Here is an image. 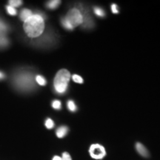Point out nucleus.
I'll list each match as a JSON object with an SVG mask.
<instances>
[{
  "label": "nucleus",
  "mask_w": 160,
  "mask_h": 160,
  "mask_svg": "<svg viewBox=\"0 0 160 160\" xmlns=\"http://www.w3.org/2000/svg\"><path fill=\"white\" fill-rule=\"evenodd\" d=\"M111 11L113 13H119V11H118V9H117V5H116V4H113V5H111Z\"/></svg>",
  "instance_id": "nucleus-19"
},
{
  "label": "nucleus",
  "mask_w": 160,
  "mask_h": 160,
  "mask_svg": "<svg viewBox=\"0 0 160 160\" xmlns=\"http://www.w3.org/2000/svg\"><path fill=\"white\" fill-rule=\"evenodd\" d=\"M36 80H37V83L40 85H45L46 84V80L45 79V78L42 76H37V78H36Z\"/></svg>",
  "instance_id": "nucleus-12"
},
{
  "label": "nucleus",
  "mask_w": 160,
  "mask_h": 160,
  "mask_svg": "<svg viewBox=\"0 0 160 160\" xmlns=\"http://www.w3.org/2000/svg\"><path fill=\"white\" fill-rule=\"evenodd\" d=\"M61 160H72V159L69 153H67V152H65V153H62V157H61Z\"/></svg>",
  "instance_id": "nucleus-18"
},
{
  "label": "nucleus",
  "mask_w": 160,
  "mask_h": 160,
  "mask_svg": "<svg viewBox=\"0 0 160 160\" xmlns=\"http://www.w3.org/2000/svg\"><path fill=\"white\" fill-rule=\"evenodd\" d=\"M4 77V74L2 73H1V72H0V79H2V78H3Z\"/></svg>",
  "instance_id": "nucleus-21"
},
{
  "label": "nucleus",
  "mask_w": 160,
  "mask_h": 160,
  "mask_svg": "<svg viewBox=\"0 0 160 160\" xmlns=\"http://www.w3.org/2000/svg\"><path fill=\"white\" fill-rule=\"evenodd\" d=\"M68 108L71 111H75L77 110V106H76L75 103L72 100H69L68 102Z\"/></svg>",
  "instance_id": "nucleus-9"
},
{
  "label": "nucleus",
  "mask_w": 160,
  "mask_h": 160,
  "mask_svg": "<svg viewBox=\"0 0 160 160\" xmlns=\"http://www.w3.org/2000/svg\"><path fill=\"white\" fill-rule=\"evenodd\" d=\"M136 149L138 153H139L142 157H149V152L148 151L147 148L144 146L142 144L137 142L136 144Z\"/></svg>",
  "instance_id": "nucleus-5"
},
{
  "label": "nucleus",
  "mask_w": 160,
  "mask_h": 160,
  "mask_svg": "<svg viewBox=\"0 0 160 160\" xmlns=\"http://www.w3.org/2000/svg\"><path fill=\"white\" fill-rule=\"evenodd\" d=\"M94 12L96 13V15H97L98 17H102L105 16V12L102 8H94Z\"/></svg>",
  "instance_id": "nucleus-13"
},
{
  "label": "nucleus",
  "mask_w": 160,
  "mask_h": 160,
  "mask_svg": "<svg viewBox=\"0 0 160 160\" xmlns=\"http://www.w3.org/2000/svg\"><path fill=\"white\" fill-rule=\"evenodd\" d=\"M52 106H53V108L55 109H60L62 107V103L61 102L59 101V100H55V101H53V103H52Z\"/></svg>",
  "instance_id": "nucleus-16"
},
{
  "label": "nucleus",
  "mask_w": 160,
  "mask_h": 160,
  "mask_svg": "<svg viewBox=\"0 0 160 160\" xmlns=\"http://www.w3.org/2000/svg\"><path fill=\"white\" fill-rule=\"evenodd\" d=\"M7 11H8V13L12 16H14L17 14V11H16V9L14 8L11 7V6L10 5L7 6Z\"/></svg>",
  "instance_id": "nucleus-17"
},
{
  "label": "nucleus",
  "mask_w": 160,
  "mask_h": 160,
  "mask_svg": "<svg viewBox=\"0 0 160 160\" xmlns=\"http://www.w3.org/2000/svg\"><path fill=\"white\" fill-rule=\"evenodd\" d=\"M71 79V73L66 69H62L58 72L54 79L55 90L59 93H63L68 88V85Z\"/></svg>",
  "instance_id": "nucleus-2"
},
{
  "label": "nucleus",
  "mask_w": 160,
  "mask_h": 160,
  "mask_svg": "<svg viewBox=\"0 0 160 160\" xmlns=\"http://www.w3.org/2000/svg\"><path fill=\"white\" fill-rule=\"evenodd\" d=\"M72 79H73V81H74L75 82H77V83H83L82 78L79 75H77V74L73 75V77H72Z\"/></svg>",
  "instance_id": "nucleus-15"
},
{
  "label": "nucleus",
  "mask_w": 160,
  "mask_h": 160,
  "mask_svg": "<svg viewBox=\"0 0 160 160\" xmlns=\"http://www.w3.org/2000/svg\"><path fill=\"white\" fill-rule=\"evenodd\" d=\"M89 153L92 158L95 159H102L106 155L105 148L99 144H93L90 147Z\"/></svg>",
  "instance_id": "nucleus-4"
},
{
  "label": "nucleus",
  "mask_w": 160,
  "mask_h": 160,
  "mask_svg": "<svg viewBox=\"0 0 160 160\" xmlns=\"http://www.w3.org/2000/svg\"><path fill=\"white\" fill-rule=\"evenodd\" d=\"M45 126H46V128L48 129L53 128V126H54V123H53V120L51 119H48L45 122Z\"/></svg>",
  "instance_id": "nucleus-14"
},
{
  "label": "nucleus",
  "mask_w": 160,
  "mask_h": 160,
  "mask_svg": "<svg viewBox=\"0 0 160 160\" xmlns=\"http://www.w3.org/2000/svg\"><path fill=\"white\" fill-rule=\"evenodd\" d=\"M53 160H61V157H58V156H55V157L53 158Z\"/></svg>",
  "instance_id": "nucleus-20"
},
{
  "label": "nucleus",
  "mask_w": 160,
  "mask_h": 160,
  "mask_svg": "<svg viewBox=\"0 0 160 160\" xmlns=\"http://www.w3.org/2000/svg\"><path fill=\"white\" fill-rule=\"evenodd\" d=\"M22 3V2L20 1V0H11V1H9L10 6H11L13 8L18 7V6L21 5Z\"/></svg>",
  "instance_id": "nucleus-11"
},
{
  "label": "nucleus",
  "mask_w": 160,
  "mask_h": 160,
  "mask_svg": "<svg viewBox=\"0 0 160 160\" xmlns=\"http://www.w3.org/2000/svg\"><path fill=\"white\" fill-rule=\"evenodd\" d=\"M65 19L68 22L70 25L73 27V28L77 27L78 25H81L83 22L82 14L77 8L70 10Z\"/></svg>",
  "instance_id": "nucleus-3"
},
{
  "label": "nucleus",
  "mask_w": 160,
  "mask_h": 160,
  "mask_svg": "<svg viewBox=\"0 0 160 160\" xmlns=\"http://www.w3.org/2000/svg\"><path fill=\"white\" fill-rule=\"evenodd\" d=\"M45 29L43 18L39 14L32 15L24 22V30L30 37H37L42 34Z\"/></svg>",
  "instance_id": "nucleus-1"
},
{
  "label": "nucleus",
  "mask_w": 160,
  "mask_h": 160,
  "mask_svg": "<svg viewBox=\"0 0 160 160\" xmlns=\"http://www.w3.org/2000/svg\"><path fill=\"white\" fill-rule=\"evenodd\" d=\"M61 3V2L59 0H54V1H50L47 4V7L50 9H55L56 8H57L59 5V4Z\"/></svg>",
  "instance_id": "nucleus-8"
},
{
  "label": "nucleus",
  "mask_w": 160,
  "mask_h": 160,
  "mask_svg": "<svg viewBox=\"0 0 160 160\" xmlns=\"http://www.w3.org/2000/svg\"><path fill=\"white\" fill-rule=\"evenodd\" d=\"M68 131V127H65V126H62V127L59 128L57 131V137L63 138L66 134H67Z\"/></svg>",
  "instance_id": "nucleus-7"
},
{
  "label": "nucleus",
  "mask_w": 160,
  "mask_h": 160,
  "mask_svg": "<svg viewBox=\"0 0 160 160\" xmlns=\"http://www.w3.org/2000/svg\"><path fill=\"white\" fill-rule=\"evenodd\" d=\"M32 15L33 14H32L31 11H30V10H28V9H24L21 12L20 18H21V19L22 20V21L25 22L26 20H27L28 19H29V18L31 17Z\"/></svg>",
  "instance_id": "nucleus-6"
},
{
  "label": "nucleus",
  "mask_w": 160,
  "mask_h": 160,
  "mask_svg": "<svg viewBox=\"0 0 160 160\" xmlns=\"http://www.w3.org/2000/svg\"><path fill=\"white\" fill-rule=\"evenodd\" d=\"M62 24L63 27L66 29H68V30H73V27H72V26L70 25L68 22L67 20L65 19V18H63V19H62Z\"/></svg>",
  "instance_id": "nucleus-10"
}]
</instances>
